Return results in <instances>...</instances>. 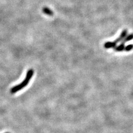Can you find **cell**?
<instances>
[{
	"instance_id": "cell-3",
	"label": "cell",
	"mask_w": 133,
	"mask_h": 133,
	"mask_svg": "<svg viewBox=\"0 0 133 133\" xmlns=\"http://www.w3.org/2000/svg\"><path fill=\"white\" fill-rule=\"evenodd\" d=\"M116 47V43L115 42H107L104 44V47L107 49L115 48Z\"/></svg>"
},
{
	"instance_id": "cell-6",
	"label": "cell",
	"mask_w": 133,
	"mask_h": 133,
	"mask_svg": "<svg viewBox=\"0 0 133 133\" xmlns=\"http://www.w3.org/2000/svg\"><path fill=\"white\" fill-rule=\"evenodd\" d=\"M43 12L44 14H45V15H48V16H52L53 15V12L49 9V8H47V7H44L43 8Z\"/></svg>"
},
{
	"instance_id": "cell-4",
	"label": "cell",
	"mask_w": 133,
	"mask_h": 133,
	"mask_svg": "<svg viewBox=\"0 0 133 133\" xmlns=\"http://www.w3.org/2000/svg\"><path fill=\"white\" fill-rule=\"evenodd\" d=\"M132 39H133V33H131V34H129V35L127 36L125 38L123 39L122 43L125 44L126 42H128L129 41H130Z\"/></svg>"
},
{
	"instance_id": "cell-1",
	"label": "cell",
	"mask_w": 133,
	"mask_h": 133,
	"mask_svg": "<svg viewBox=\"0 0 133 133\" xmlns=\"http://www.w3.org/2000/svg\"><path fill=\"white\" fill-rule=\"evenodd\" d=\"M33 74H34V70H33V69H29L26 74V78H25L24 81L22 83H21L18 85H17L14 87L13 88H12V89H11V93L12 94L15 93L16 92H17V91L22 89L23 88H24L25 87H26L28 85V83L30 82L31 79L32 78Z\"/></svg>"
},
{
	"instance_id": "cell-5",
	"label": "cell",
	"mask_w": 133,
	"mask_h": 133,
	"mask_svg": "<svg viewBox=\"0 0 133 133\" xmlns=\"http://www.w3.org/2000/svg\"><path fill=\"white\" fill-rule=\"evenodd\" d=\"M125 44L122 43L119 45H118V46H116L114 48V50L116 52H122L125 49Z\"/></svg>"
},
{
	"instance_id": "cell-7",
	"label": "cell",
	"mask_w": 133,
	"mask_h": 133,
	"mask_svg": "<svg viewBox=\"0 0 133 133\" xmlns=\"http://www.w3.org/2000/svg\"><path fill=\"white\" fill-rule=\"evenodd\" d=\"M133 49V44H128V45L125 47V51L127 52H129Z\"/></svg>"
},
{
	"instance_id": "cell-8",
	"label": "cell",
	"mask_w": 133,
	"mask_h": 133,
	"mask_svg": "<svg viewBox=\"0 0 133 133\" xmlns=\"http://www.w3.org/2000/svg\"><path fill=\"white\" fill-rule=\"evenodd\" d=\"M6 133H10V132H6Z\"/></svg>"
},
{
	"instance_id": "cell-2",
	"label": "cell",
	"mask_w": 133,
	"mask_h": 133,
	"mask_svg": "<svg viewBox=\"0 0 133 133\" xmlns=\"http://www.w3.org/2000/svg\"><path fill=\"white\" fill-rule=\"evenodd\" d=\"M127 34H128L127 30H124L118 38L116 39H115L114 42H115L116 44L120 42H122L123 41V39L127 37Z\"/></svg>"
}]
</instances>
